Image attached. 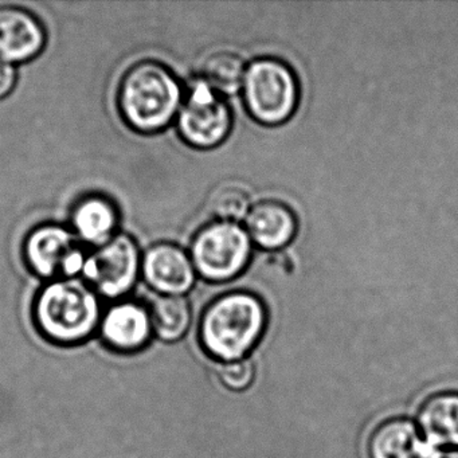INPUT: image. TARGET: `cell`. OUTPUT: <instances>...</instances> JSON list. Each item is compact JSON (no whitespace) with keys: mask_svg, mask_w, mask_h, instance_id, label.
Returning a JSON list of instances; mask_svg holds the SVG:
<instances>
[{"mask_svg":"<svg viewBox=\"0 0 458 458\" xmlns=\"http://www.w3.org/2000/svg\"><path fill=\"white\" fill-rule=\"evenodd\" d=\"M267 327V307L259 296L246 291L229 292L208 305L198 337L206 355L229 363L250 355Z\"/></svg>","mask_w":458,"mask_h":458,"instance_id":"obj_1","label":"cell"},{"mask_svg":"<svg viewBox=\"0 0 458 458\" xmlns=\"http://www.w3.org/2000/svg\"><path fill=\"white\" fill-rule=\"evenodd\" d=\"M183 101V87L178 77L157 61H141L131 66L117 93L123 119L144 135L165 130L178 117Z\"/></svg>","mask_w":458,"mask_h":458,"instance_id":"obj_2","label":"cell"},{"mask_svg":"<svg viewBox=\"0 0 458 458\" xmlns=\"http://www.w3.org/2000/svg\"><path fill=\"white\" fill-rule=\"evenodd\" d=\"M101 304L95 289L81 277L49 281L37 294L34 321L55 344H80L101 323Z\"/></svg>","mask_w":458,"mask_h":458,"instance_id":"obj_3","label":"cell"},{"mask_svg":"<svg viewBox=\"0 0 458 458\" xmlns=\"http://www.w3.org/2000/svg\"><path fill=\"white\" fill-rule=\"evenodd\" d=\"M242 89L249 114L261 124H283L296 111L299 85L283 61H253L246 69Z\"/></svg>","mask_w":458,"mask_h":458,"instance_id":"obj_4","label":"cell"},{"mask_svg":"<svg viewBox=\"0 0 458 458\" xmlns=\"http://www.w3.org/2000/svg\"><path fill=\"white\" fill-rule=\"evenodd\" d=\"M251 256V240L237 222L206 225L191 242L195 272L208 281L224 283L240 276Z\"/></svg>","mask_w":458,"mask_h":458,"instance_id":"obj_5","label":"cell"},{"mask_svg":"<svg viewBox=\"0 0 458 458\" xmlns=\"http://www.w3.org/2000/svg\"><path fill=\"white\" fill-rule=\"evenodd\" d=\"M143 254L132 235L117 233L111 241L88 253L81 278L98 296L122 299L141 276Z\"/></svg>","mask_w":458,"mask_h":458,"instance_id":"obj_6","label":"cell"},{"mask_svg":"<svg viewBox=\"0 0 458 458\" xmlns=\"http://www.w3.org/2000/svg\"><path fill=\"white\" fill-rule=\"evenodd\" d=\"M23 257L34 275L55 281L81 277L88 251L71 227L45 224L29 233Z\"/></svg>","mask_w":458,"mask_h":458,"instance_id":"obj_7","label":"cell"},{"mask_svg":"<svg viewBox=\"0 0 458 458\" xmlns=\"http://www.w3.org/2000/svg\"><path fill=\"white\" fill-rule=\"evenodd\" d=\"M182 139L195 148H213L229 135L232 112L224 98L203 79L190 85L176 117Z\"/></svg>","mask_w":458,"mask_h":458,"instance_id":"obj_8","label":"cell"},{"mask_svg":"<svg viewBox=\"0 0 458 458\" xmlns=\"http://www.w3.org/2000/svg\"><path fill=\"white\" fill-rule=\"evenodd\" d=\"M141 276L157 293L183 296L194 286L197 272L191 257L181 246L157 242L143 253Z\"/></svg>","mask_w":458,"mask_h":458,"instance_id":"obj_9","label":"cell"},{"mask_svg":"<svg viewBox=\"0 0 458 458\" xmlns=\"http://www.w3.org/2000/svg\"><path fill=\"white\" fill-rule=\"evenodd\" d=\"M98 328L103 342L122 353L143 350L154 335L149 308L135 300H122L111 305Z\"/></svg>","mask_w":458,"mask_h":458,"instance_id":"obj_10","label":"cell"},{"mask_svg":"<svg viewBox=\"0 0 458 458\" xmlns=\"http://www.w3.org/2000/svg\"><path fill=\"white\" fill-rule=\"evenodd\" d=\"M47 31L41 21L17 6L0 7V58L18 65L44 52Z\"/></svg>","mask_w":458,"mask_h":458,"instance_id":"obj_11","label":"cell"},{"mask_svg":"<svg viewBox=\"0 0 458 458\" xmlns=\"http://www.w3.org/2000/svg\"><path fill=\"white\" fill-rule=\"evenodd\" d=\"M417 426L431 449L458 447V391H439L417 410Z\"/></svg>","mask_w":458,"mask_h":458,"instance_id":"obj_12","label":"cell"},{"mask_svg":"<svg viewBox=\"0 0 458 458\" xmlns=\"http://www.w3.org/2000/svg\"><path fill=\"white\" fill-rule=\"evenodd\" d=\"M119 208L101 194L82 197L71 214V229L85 246L98 248L119 233Z\"/></svg>","mask_w":458,"mask_h":458,"instance_id":"obj_13","label":"cell"},{"mask_svg":"<svg viewBox=\"0 0 458 458\" xmlns=\"http://www.w3.org/2000/svg\"><path fill=\"white\" fill-rule=\"evenodd\" d=\"M433 450L423 442L417 423L407 417L382 420L367 441L369 458H426Z\"/></svg>","mask_w":458,"mask_h":458,"instance_id":"obj_14","label":"cell"},{"mask_svg":"<svg viewBox=\"0 0 458 458\" xmlns=\"http://www.w3.org/2000/svg\"><path fill=\"white\" fill-rule=\"evenodd\" d=\"M297 221L293 211L276 200L257 203L246 216V232L259 248L277 250L293 240Z\"/></svg>","mask_w":458,"mask_h":458,"instance_id":"obj_15","label":"cell"},{"mask_svg":"<svg viewBox=\"0 0 458 458\" xmlns=\"http://www.w3.org/2000/svg\"><path fill=\"white\" fill-rule=\"evenodd\" d=\"M149 313L154 334L163 342H178L191 324V305L179 294H159L152 301Z\"/></svg>","mask_w":458,"mask_h":458,"instance_id":"obj_16","label":"cell"},{"mask_svg":"<svg viewBox=\"0 0 458 458\" xmlns=\"http://www.w3.org/2000/svg\"><path fill=\"white\" fill-rule=\"evenodd\" d=\"M245 63L234 53H214L203 64L202 79L219 93L237 92L243 84Z\"/></svg>","mask_w":458,"mask_h":458,"instance_id":"obj_17","label":"cell"},{"mask_svg":"<svg viewBox=\"0 0 458 458\" xmlns=\"http://www.w3.org/2000/svg\"><path fill=\"white\" fill-rule=\"evenodd\" d=\"M249 195L245 190L235 184H225L219 187L210 200L211 211L219 221L237 222L249 214Z\"/></svg>","mask_w":458,"mask_h":458,"instance_id":"obj_18","label":"cell"},{"mask_svg":"<svg viewBox=\"0 0 458 458\" xmlns=\"http://www.w3.org/2000/svg\"><path fill=\"white\" fill-rule=\"evenodd\" d=\"M218 379L232 393H243L256 380V366L249 358L219 364Z\"/></svg>","mask_w":458,"mask_h":458,"instance_id":"obj_19","label":"cell"},{"mask_svg":"<svg viewBox=\"0 0 458 458\" xmlns=\"http://www.w3.org/2000/svg\"><path fill=\"white\" fill-rule=\"evenodd\" d=\"M17 68L0 58V100L6 98L17 84Z\"/></svg>","mask_w":458,"mask_h":458,"instance_id":"obj_20","label":"cell"},{"mask_svg":"<svg viewBox=\"0 0 458 458\" xmlns=\"http://www.w3.org/2000/svg\"><path fill=\"white\" fill-rule=\"evenodd\" d=\"M426 458H458V450L436 449L428 453Z\"/></svg>","mask_w":458,"mask_h":458,"instance_id":"obj_21","label":"cell"}]
</instances>
